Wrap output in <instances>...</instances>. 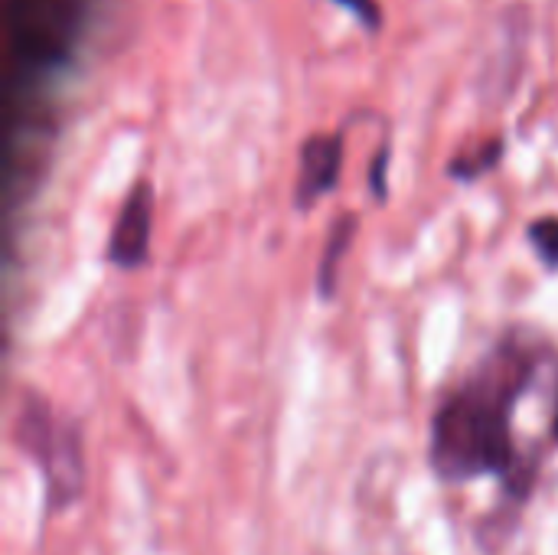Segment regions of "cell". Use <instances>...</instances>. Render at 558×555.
<instances>
[{
  "label": "cell",
  "instance_id": "1",
  "mask_svg": "<svg viewBox=\"0 0 558 555\" xmlns=\"http://www.w3.org/2000/svg\"><path fill=\"white\" fill-rule=\"evenodd\" d=\"M546 353V343L530 337V330H510L474 363L432 415L428 461L441 484L454 487L481 478L500 481V504L477 527V543L487 553H497L513 536L539 478V451H520L513 419L517 406L536 383Z\"/></svg>",
  "mask_w": 558,
  "mask_h": 555
},
{
  "label": "cell",
  "instance_id": "2",
  "mask_svg": "<svg viewBox=\"0 0 558 555\" xmlns=\"http://www.w3.org/2000/svg\"><path fill=\"white\" fill-rule=\"evenodd\" d=\"M16 445L39 468L46 484V514H62L85 494L82 425L59 415L39 393H23L16 412Z\"/></svg>",
  "mask_w": 558,
  "mask_h": 555
},
{
  "label": "cell",
  "instance_id": "3",
  "mask_svg": "<svg viewBox=\"0 0 558 555\" xmlns=\"http://www.w3.org/2000/svg\"><path fill=\"white\" fill-rule=\"evenodd\" d=\"M150 236H154V186L150 180H137L128 190L111 222L105 262L114 265L118 272L144 268L150 262Z\"/></svg>",
  "mask_w": 558,
  "mask_h": 555
},
{
  "label": "cell",
  "instance_id": "4",
  "mask_svg": "<svg viewBox=\"0 0 558 555\" xmlns=\"http://www.w3.org/2000/svg\"><path fill=\"white\" fill-rule=\"evenodd\" d=\"M343 157H347V134L327 131L311 134L301 144L298 157V183H294V209L307 213L317 203H324L330 193H337L343 177Z\"/></svg>",
  "mask_w": 558,
  "mask_h": 555
},
{
  "label": "cell",
  "instance_id": "5",
  "mask_svg": "<svg viewBox=\"0 0 558 555\" xmlns=\"http://www.w3.org/2000/svg\"><path fill=\"white\" fill-rule=\"evenodd\" d=\"M356 229H360V216L356 213H343V216L333 219V226L327 232V242H324V252H320L317 275H314V288H317L320 301H333L337 298L340 272H343V262H347V255L353 249Z\"/></svg>",
  "mask_w": 558,
  "mask_h": 555
},
{
  "label": "cell",
  "instance_id": "6",
  "mask_svg": "<svg viewBox=\"0 0 558 555\" xmlns=\"http://www.w3.org/2000/svg\"><path fill=\"white\" fill-rule=\"evenodd\" d=\"M504 154H507L504 134H490V137L477 141L474 147L454 154V160L448 164L445 173H448V180H454V183H477V180H484L487 173H494V170L500 167Z\"/></svg>",
  "mask_w": 558,
  "mask_h": 555
},
{
  "label": "cell",
  "instance_id": "7",
  "mask_svg": "<svg viewBox=\"0 0 558 555\" xmlns=\"http://www.w3.org/2000/svg\"><path fill=\"white\" fill-rule=\"evenodd\" d=\"M526 242L536 252L539 265L558 275V216H539L526 226Z\"/></svg>",
  "mask_w": 558,
  "mask_h": 555
},
{
  "label": "cell",
  "instance_id": "8",
  "mask_svg": "<svg viewBox=\"0 0 558 555\" xmlns=\"http://www.w3.org/2000/svg\"><path fill=\"white\" fill-rule=\"evenodd\" d=\"M330 3L347 10L366 33H379L383 29V7H379V0H330Z\"/></svg>",
  "mask_w": 558,
  "mask_h": 555
},
{
  "label": "cell",
  "instance_id": "9",
  "mask_svg": "<svg viewBox=\"0 0 558 555\" xmlns=\"http://www.w3.org/2000/svg\"><path fill=\"white\" fill-rule=\"evenodd\" d=\"M389 164H392V147L383 144L373 157V167H369V190H373L376 203L389 200Z\"/></svg>",
  "mask_w": 558,
  "mask_h": 555
},
{
  "label": "cell",
  "instance_id": "10",
  "mask_svg": "<svg viewBox=\"0 0 558 555\" xmlns=\"http://www.w3.org/2000/svg\"><path fill=\"white\" fill-rule=\"evenodd\" d=\"M553 442H556V448H558V399H556V412H553Z\"/></svg>",
  "mask_w": 558,
  "mask_h": 555
}]
</instances>
